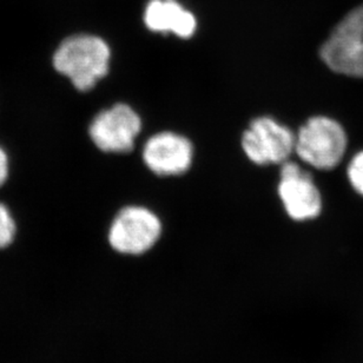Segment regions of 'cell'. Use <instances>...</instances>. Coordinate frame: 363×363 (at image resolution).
<instances>
[{"instance_id":"30bf717a","label":"cell","mask_w":363,"mask_h":363,"mask_svg":"<svg viewBox=\"0 0 363 363\" xmlns=\"http://www.w3.org/2000/svg\"><path fill=\"white\" fill-rule=\"evenodd\" d=\"M347 179L354 191L363 197V150L354 155L347 165Z\"/></svg>"},{"instance_id":"9c48e42d","label":"cell","mask_w":363,"mask_h":363,"mask_svg":"<svg viewBox=\"0 0 363 363\" xmlns=\"http://www.w3.org/2000/svg\"><path fill=\"white\" fill-rule=\"evenodd\" d=\"M143 21L149 31L183 39L191 38L197 30V18L179 0H149Z\"/></svg>"},{"instance_id":"8992f818","label":"cell","mask_w":363,"mask_h":363,"mask_svg":"<svg viewBox=\"0 0 363 363\" xmlns=\"http://www.w3.org/2000/svg\"><path fill=\"white\" fill-rule=\"evenodd\" d=\"M286 213L296 222L315 220L322 213L323 199L311 172L293 161L283 162L277 186Z\"/></svg>"},{"instance_id":"8fae6325","label":"cell","mask_w":363,"mask_h":363,"mask_svg":"<svg viewBox=\"0 0 363 363\" xmlns=\"http://www.w3.org/2000/svg\"><path fill=\"white\" fill-rule=\"evenodd\" d=\"M16 223L10 210L0 203V249L6 248L12 245L16 236Z\"/></svg>"},{"instance_id":"7a4b0ae2","label":"cell","mask_w":363,"mask_h":363,"mask_svg":"<svg viewBox=\"0 0 363 363\" xmlns=\"http://www.w3.org/2000/svg\"><path fill=\"white\" fill-rule=\"evenodd\" d=\"M348 147L345 126L333 117L313 116L295 133V152L314 169L328 172L337 168Z\"/></svg>"},{"instance_id":"6da1fadb","label":"cell","mask_w":363,"mask_h":363,"mask_svg":"<svg viewBox=\"0 0 363 363\" xmlns=\"http://www.w3.org/2000/svg\"><path fill=\"white\" fill-rule=\"evenodd\" d=\"M111 51L98 35L79 33L60 43L53 55V67L70 79L77 90H91L108 72Z\"/></svg>"},{"instance_id":"5b68a950","label":"cell","mask_w":363,"mask_h":363,"mask_svg":"<svg viewBox=\"0 0 363 363\" xmlns=\"http://www.w3.org/2000/svg\"><path fill=\"white\" fill-rule=\"evenodd\" d=\"M242 147L255 164H282L295 152V133L272 117H259L243 133Z\"/></svg>"},{"instance_id":"277c9868","label":"cell","mask_w":363,"mask_h":363,"mask_svg":"<svg viewBox=\"0 0 363 363\" xmlns=\"http://www.w3.org/2000/svg\"><path fill=\"white\" fill-rule=\"evenodd\" d=\"M161 234V220L152 211L142 206H126L112 222L108 245L122 255H143L154 248Z\"/></svg>"},{"instance_id":"ba28073f","label":"cell","mask_w":363,"mask_h":363,"mask_svg":"<svg viewBox=\"0 0 363 363\" xmlns=\"http://www.w3.org/2000/svg\"><path fill=\"white\" fill-rule=\"evenodd\" d=\"M192 144L174 133H160L147 140L143 158L147 168L160 176L182 175L192 162Z\"/></svg>"},{"instance_id":"52a82bcc","label":"cell","mask_w":363,"mask_h":363,"mask_svg":"<svg viewBox=\"0 0 363 363\" xmlns=\"http://www.w3.org/2000/svg\"><path fill=\"white\" fill-rule=\"evenodd\" d=\"M142 121L133 108L116 104L99 112L91 122V140L104 152H129L140 135Z\"/></svg>"},{"instance_id":"7c38bea8","label":"cell","mask_w":363,"mask_h":363,"mask_svg":"<svg viewBox=\"0 0 363 363\" xmlns=\"http://www.w3.org/2000/svg\"><path fill=\"white\" fill-rule=\"evenodd\" d=\"M9 176V157L6 152L0 147V186L5 183Z\"/></svg>"},{"instance_id":"3957f363","label":"cell","mask_w":363,"mask_h":363,"mask_svg":"<svg viewBox=\"0 0 363 363\" xmlns=\"http://www.w3.org/2000/svg\"><path fill=\"white\" fill-rule=\"evenodd\" d=\"M318 53L333 72L363 78V4L354 7L333 28Z\"/></svg>"}]
</instances>
